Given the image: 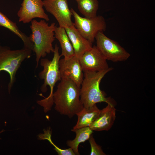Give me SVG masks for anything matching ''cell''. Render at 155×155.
Listing matches in <instances>:
<instances>
[{
  "instance_id": "8992f818",
  "label": "cell",
  "mask_w": 155,
  "mask_h": 155,
  "mask_svg": "<svg viewBox=\"0 0 155 155\" xmlns=\"http://www.w3.org/2000/svg\"><path fill=\"white\" fill-rule=\"evenodd\" d=\"M70 10L74 18L75 27L81 35L91 43L94 42L99 32L105 30L106 23L102 16H97L92 18L83 17L73 9Z\"/></svg>"
},
{
  "instance_id": "52a82bcc",
  "label": "cell",
  "mask_w": 155,
  "mask_h": 155,
  "mask_svg": "<svg viewBox=\"0 0 155 155\" xmlns=\"http://www.w3.org/2000/svg\"><path fill=\"white\" fill-rule=\"evenodd\" d=\"M96 46L107 60L114 62L127 60L130 54L116 41L106 36L103 32L96 35Z\"/></svg>"
},
{
  "instance_id": "44dd1931",
  "label": "cell",
  "mask_w": 155,
  "mask_h": 155,
  "mask_svg": "<svg viewBox=\"0 0 155 155\" xmlns=\"http://www.w3.org/2000/svg\"><path fill=\"white\" fill-rule=\"evenodd\" d=\"M4 131V130H2L0 132V134L1 133H2V132H3Z\"/></svg>"
},
{
  "instance_id": "30bf717a",
  "label": "cell",
  "mask_w": 155,
  "mask_h": 155,
  "mask_svg": "<svg viewBox=\"0 0 155 155\" xmlns=\"http://www.w3.org/2000/svg\"><path fill=\"white\" fill-rule=\"evenodd\" d=\"M83 72L100 71L108 69L107 60L96 46H92L79 58Z\"/></svg>"
},
{
  "instance_id": "9c48e42d",
  "label": "cell",
  "mask_w": 155,
  "mask_h": 155,
  "mask_svg": "<svg viewBox=\"0 0 155 155\" xmlns=\"http://www.w3.org/2000/svg\"><path fill=\"white\" fill-rule=\"evenodd\" d=\"M43 7L42 0H23L17 13L19 22L28 23L37 18L49 21V18L45 13Z\"/></svg>"
},
{
  "instance_id": "d6986e66",
  "label": "cell",
  "mask_w": 155,
  "mask_h": 155,
  "mask_svg": "<svg viewBox=\"0 0 155 155\" xmlns=\"http://www.w3.org/2000/svg\"><path fill=\"white\" fill-rule=\"evenodd\" d=\"M44 133H40L38 135V139L40 140H46L52 145L55 148L54 149L59 155H75L73 150L70 148L63 149L56 146L52 142L51 139L52 131L50 127L47 130L44 131Z\"/></svg>"
},
{
  "instance_id": "6da1fadb",
  "label": "cell",
  "mask_w": 155,
  "mask_h": 155,
  "mask_svg": "<svg viewBox=\"0 0 155 155\" xmlns=\"http://www.w3.org/2000/svg\"><path fill=\"white\" fill-rule=\"evenodd\" d=\"M80 89L71 80L61 79L53 93L55 109L70 118L76 115L84 107L80 98Z\"/></svg>"
},
{
  "instance_id": "8fae6325",
  "label": "cell",
  "mask_w": 155,
  "mask_h": 155,
  "mask_svg": "<svg viewBox=\"0 0 155 155\" xmlns=\"http://www.w3.org/2000/svg\"><path fill=\"white\" fill-rule=\"evenodd\" d=\"M59 67L61 79H69L80 88L84 74L79 58L75 55L68 59H60Z\"/></svg>"
},
{
  "instance_id": "7a4b0ae2",
  "label": "cell",
  "mask_w": 155,
  "mask_h": 155,
  "mask_svg": "<svg viewBox=\"0 0 155 155\" xmlns=\"http://www.w3.org/2000/svg\"><path fill=\"white\" fill-rule=\"evenodd\" d=\"M31 23L32 33L29 37L33 44V51L36 55L37 67L41 57L54 52L53 43L55 38V31L57 26L54 22L49 25L43 19L39 21L33 19Z\"/></svg>"
},
{
  "instance_id": "5bb4252c",
  "label": "cell",
  "mask_w": 155,
  "mask_h": 155,
  "mask_svg": "<svg viewBox=\"0 0 155 155\" xmlns=\"http://www.w3.org/2000/svg\"><path fill=\"white\" fill-rule=\"evenodd\" d=\"M100 110L96 104L87 108L83 107L76 115L78 121L73 129L89 127L99 115Z\"/></svg>"
},
{
  "instance_id": "277c9868",
  "label": "cell",
  "mask_w": 155,
  "mask_h": 155,
  "mask_svg": "<svg viewBox=\"0 0 155 155\" xmlns=\"http://www.w3.org/2000/svg\"><path fill=\"white\" fill-rule=\"evenodd\" d=\"M59 46L56 44L52 60L43 58L40 61V65L43 67V69L39 73L38 76L40 79L44 80L40 89L42 92H45L47 90V86H49L50 89V94L47 97L37 102L38 104L43 107L45 113L51 110L54 103V87L56 82L61 79L59 67V62L61 56L59 52Z\"/></svg>"
},
{
  "instance_id": "2e32d148",
  "label": "cell",
  "mask_w": 155,
  "mask_h": 155,
  "mask_svg": "<svg viewBox=\"0 0 155 155\" xmlns=\"http://www.w3.org/2000/svg\"><path fill=\"white\" fill-rule=\"evenodd\" d=\"M55 38L59 41L62 50L60 55L65 59L70 58L75 55L72 45L65 28L56 27L55 31Z\"/></svg>"
},
{
  "instance_id": "e0dca14e",
  "label": "cell",
  "mask_w": 155,
  "mask_h": 155,
  "mask_svg": "<svg viewBox=\"0 0 155 155\" xmlns=\"http://www.w3.org/2000/svg\"><path fill=\"white\" fill-rule=\"evenodd\" d=\"M71 130L75 133L76 137L73 140H68L66 143L73 150L76 155H80L78 150L79 144L88 140L92 134L93 131L89 127L73 129Z\"/></svg>"
},
{
  "instance_id": "5b68a950",
  "label": "cell",
  "mask_w": 155,
  "mask_h": 155,
  "mask_svg": "<svg viewBox=\"0 0 155 155\" xmlns=\"http://www.w3.org/2000/svg\"><path fill=\"white\" fill-rule=\"evenodd\" d=\"M32 51L24 47L12 50L8 46L0 45V73L4 71L9 75L10 81L8 86L9 93L15 82L17 71L22 63L30 57Z\"/></svg>"
},
{
  "instance_id": "ffe728a7",
  "label": "cell",
  "mask_w": 155,
  "mask_h": 155,
  "mask_svg": "<svg viewBox=\"0 0 155 155\" xmlns=\"http://www.w3.org/2000/svg\"><path fill=\"white\" fill-rule=\"evenodd\" d=\"M91 146V155H105L101 147L96 142L92 134L89 139Z\"/></svg>"
},
{
  "instance_id": "ac0fdd59",
  "label": "cell",
  "mask_w": 155,
  "mask_h": 155,
  "mask_svg": "<svg viewBox=\"0 0 155 155\" xmlns=\"http://www.w3.org/2000/svg\"><path fill=\"white\" fill-rule=\"evenodd\" d=\"M79 11L85 17L92 18L97 16L98 9V0H76Z\"/></svg>"
},
{
  "instance_id": "ba28073f",
  "label": "cell",
  "mask_w": 155,
  "mask_h": 155,
  "mask_svg": "<svg viewBox=\"0 0 155 155\" xmlns=\"http://www.w3.org/2000/svg\"><path fill=\"white\" fill-rule=\"evenodd\" d=\"M43 2L46 11L54 16L59 27L65 28L73 24L72 13L67 0H44Z\"/></svg>"
},
{
  "instance_id": "9a60e30c",
  "label": "cell",
  "mask_w": 155,
  "mask_h": 155,
  "mask_svg": "<svg viewBox=\"0 0 155 155\" xmlns=\"http://www.w3.org/2000/svg\"><path fill=\"white\" fill-rule=\"evenodd\" d=\"M0 26L7 29L18 36L22 41L24 47L33 51V44L29 37L20 30L16 22L11 20L0 11Z\"/></svg>"
},
{
  "instance_id": "7c38bea8",
  "label": "cell",
  "mask_w": 155,
  "mask_h": 155,
  "mask_svg": "<svg viewBox=\"0 0 155 155\" xmlns=\"http://www.w3.org/2000/svg\"><path fill=\"white\" fill-rule=\"evenodd\" d=\"M116 109L113 103L100 110L98 117L89 127L93 131H108L112 127L115 120Z\"/></svg>"
},
{
  "instance_id": "4fadbf2b",
  "label": "cell",
  "mask_w": 155,
  "mask_h": 155,
  "mask_svg": "<svg viewBox=\"0 0 155 155\" xmlns=\"http://www.w3.org/2000/svg\"><path fill=\"white\" fill-rule=\"evenodd\" d=\"M72 45L75 55L79 58L86 51L92 47V44L80 33L75 27L74 23L72 25L65 28Z\"/></svg>"
},
{
  "instance_id": "3957f363",
  "label": "cell",
  "mask_w": 155,
  "mask_h": 155,
  "mask_svg": "<svg viewBox=\"0 0 155 155\" xmlns=\"http://www.w3.org/2000/svg\"><path fill=\"white\" fill-rule=\"evenodd\" d=\"M113 69H108L100 71H86L80 89V98L84 107L87 108L96 103L102 102L107 104L113 102L112 99L106 98L105 93L100 87L101 81L104 76Z\"/></svg>"
}]
</instances>
